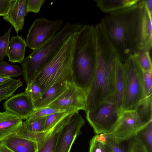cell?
I'll use <instances>...</instances> for the list:
<instances>
[{
	"mask_svg": "<svg viewBox=\"0 0 152 152\" xmlns=\"http://www.w3.org/2000/svg\"><path fill=\"white\" fill-rule=\"evenodd\" d=\"M141 0L137 4L104 16L100 23L124 63L142 49Z\"/></svg>",
	"mask_w": 152,
	"mask_h": 152,
	"instance_id": "1",
	"label": "cell"
},
{
	"mask_svg": "<svg viewBox=\"0 0 152 152\" xmlns=\"http://www.w3.org/2000/svg\"><path fill=\"white\" fill-rule=\"evenodd\" d=\"M96 48V71L86 96V113L96 110L113 98L115 72L119 58L100 23L95 26Z\"/></svg>",
	"mask_w": 152,
	"mask_h": 152,
	"instance_id": "2",
	"label": "cell"
},
{
	"mask_svg": "<svg viewBox=\"0 0 152 152\" xmlns=\"http://www.w3.org/2000/svg\"><path fill=\"white\" fill-rule=\"evenodd\" d=\"M96 64L95 26L84 25L77 33L72 68L73 82L81 88L90 86Z\"/></svg>",
	"mask_w": 152,
	"mask_h": 152,
	"instance_id": "3",
	"label": "cell"
},
{
	"mask_svg": "<svg viewBox=\"0 0 152 152\" xmlns=\"http://www.w3.org/2000/svg\"><path fill=\"white\" fill-rule=\"evenodd\" d=\"M77 32L64 42L33 80L40 87L42 94L56 84L73 83L72 68Z\"/></svg>",
	"mask_w": 152,
	"mask_h": 152,
	"instance_id": "4",
	"label": "cell"
},
{
	"mask_svg": "<svg viewBox=\"0 0 152 152\" xmlns=\"http://www.w3.org/2000/svg\"><path fill=\"white\" fill-rule=\"evenodd\" d=\"M84 25L80 23H66L52 39L25 58L20 64L23 70L22 75L27 84L34 80L53 57L64 42Z\"/></svg>",
	"mask_w": 152,
	"mask_h": 152,
	"instance_id": "5",
	"label": "cell"
},
{
	"mask_svg": "<svg viewBox=\"0 0 152 152\" xmlns=\"http://www.w3.org/2000/svg\"><path fill=\"white\" fill-rule=\"evenodd\" d=\"M152 98L148 96L143 99L135 110L124 111L113 131L106 134L116 141L135 134L152 121Z\"/></svg>",
	"mask_w": 152,
	"mask_h": 152,
	"instance_id": "6",
	"label": "cell"
},
{
	"mask_svg": "<svg viewBox=\"0 0 152 152\" xmlns=\"http://www.w3.org/2000/svg\"><path fill=\"white\" fill-rule=\"evenodd\" d=\"M123 64L126 75L124 111L134 110L145 98L143 71L135 56L130 57Z\"/></svg>",
	"mask_w": 152,
	"mask_h": 152,
	"instance_id": "7",
	"label": "cell"
},
{
	"mask_svg": "<svg viewBox=\"0 0 152 152\" xmlns=\"http://www.w3.org/2000/svg\"><path fill=\"white\" fill-rule=\"evenodd\" d=\"M86 113V119L96 134H109L112 133L121 115L113 98L95 110Z\"/></svg>",
	"mask_w": 152,
	"mask_h": 152,
	"instance_id": "8",
	"label": "cell"
},
{
	"mask_svg": "<svg viewBox=\"0 0 152 152\" xmlns=\"http://www.w3.org/2000/svg\"><path fill=\"white\" fill-rule=\"evenodd\" d=\"M63 23L59 19L50 20L43 17L36 19L30 28L26 43L31 49L34 50L52 39L60 29Z\"/></svg>",
	"mask_w": 152,
	"mask_h": 152,
	"instance_id": "9",
	"label": "cell"
},
{
	"mask_svg": "<svg viewBox=\"0 0 152 152\" xmlns=\"http://www.w3.org/2000/svg\"><path fill=\"white\" fill-rule=\"evenodd\" d=\"M47 107L62 110L70 114L86 110V96L73 83L68 84L65 91Z\"/></svg>",
	"mask_w": 152,
	"mask_h": 152,
	"instance_id": "10",
	"label": "cell"
},
{
	"mask_svg": "<svg viewBox=\"0 0 152 152\" xmlns=\"http://www.w3.org/2000/svg\"><path fill=\"white\" fill-rule=\"evenodd\" d=\"M85 122L79 112L72 114L61 131L54 152H70Z\"/></svg>",
	"mask_w": 152,
	"mask_h": 152,
	"instance_id": "11",
	"label": "cell"
},
{
	"mask_svg": "<svg viewBox=\"0 0 152 152\" xmlns=\"http://www.w3.org/2000/svg\"><path fill=\"white\" fill-rule=\"evenodd\" d=\"M110 152H147L146 150L135 134L125 139L116 141L106 134H96Z\"/></svg>",
	"mask_w": 152,
	"mask_h": 152,
	"instance_id": "12",
	"label": "cell"
},
{
	"mask_svg": "<svg viewBox=\"0 0 152 152\" xmlns=\"http://www.w3.org/2000/svg\"><path fill=\"white\" fill-rule=\"evenodd\" d=\"M6 111L14 114L22 119H26L35 110L33 102L25 93L14 95L3 104Z\"/></svg>",
	"mask_w": 152,
	"mask_h": 152,
	"instance_id": "13",
	"label": "cell"
},
{
	"mask_svg": "<svg viewBox=\"0 0 152 152\" xmlns=\"http://www.w3.org/2000/svg\"><path fill=\"white\" fill-rule=\"evenodd\" d=\"M26 0H13L7 13L3 16L6 21L10 23L17 34L23 29L25 18L27 13Z\"/></svg>",
	"mask_w": 152,
	"mask_h": 152,
	"instance_id": "14",
	"label": "cell"
},
{
	"mask_svg": "<svg viewBox=\"0 0 152 152\" xmlns=\"http://www.w3.org/2000/svg\"><path fill=\"white\" fill-rule=\"evenodd\" d=\"M126 75L124 64L119 58L116 68L113 98L121 114L124 111Z\"/></svg>",
	"mask_w": 152,
	"mask_h": 152,
	"instance_id": "15",
	"label": "cell"
},
{
	"mask_svg": "<svg viewBox=\"0 0 152 152\" xmlns=\"http://www.w3.org/2000/svg\"><path fill=\"white\" fill-rule=\"evenodd\" d=\"M1 142L14 152H37V142L23 137L16 133L11 134Z\"/></svg>",
	"mask_w": 152,
	"mask_h": 152,
	"instance_id": "16",
	"label": "cell"
},
{
	"mask_svg": "<svg viewBox=\"0 0 152 152\" xmlns=\"http://www.w3.org/2000/svg\"><path fill=\"white\" fill-rule=\"evenodd\" d=\"M71 114H69L67 115L51 128L45 138L37 143V152H55L61 131Z\"/></svg>",
	"mask_w": 152,
	"mask_h": 152,
	"instance_id": "17",
	"label": "cell"
},
{
	"mask_svg": "<svg viewBox=\"0 0 152 152\" xmlns=\"http://www.w3.org/2000/svg\"><path fill=\"white\" fill-rule=\"evenodd\" d=\"M23 123L22 119L7 111L0 113V142L10 135L16 133Z\"/></svg>",
	"mask_w": 152,
	"mask_h": 152,
	"instance_id": "18",
	"label": "cell"
},
{
	"mask_svg": "<svg viewBox=\"0 0 152 152\" xmlns=\"http://www.w3.org/2000/svg\"><path fill=\"white\" fill-rule=\"evenodd\" d=\"M46 117H29L18 128L16 133L25 138L35 141L37 133L44 131Z\"/></svg>",
	"mask_w": 152,
	"mask_h": 152,
	"instance_id": "19",
	"label": "cell"
},
{
	"mask_svg": "<svg viewBox=\"0 0 152 152\" xmlns=\"http://www.w3.org/2000/svg\"><path fill=\"white\" fill-rule=\"evenodd\" d=\"M27 46L25 39L22 36H12L10 40L7 49V56L8 61L13 63H21L25 58Z\"/></svg>",
	"mask_w": 152,
	"mask_h": 152,
	"instance_id": "20",
	"label": "cell"
},
{
	"mask_svg": "<svg viewBox=\"0 0 152 152\" xmlns=\"http://www.w3.org/2000/svg\"><path fill=\"white\" fill-rule=\"evenodd\" d=\"M142 14L141 27L142 49L150 52L152 46V16L146 8L144 0H141Z\"/></svg>",
	"mask_w": 152,
	"mask_h": 152,
	"instance_id": "21",
	"label": "cell"
},
{
	"mask_svg": "<svg viewBox=\"0 0 152 152\" xmlns=\"http://www.w3.org/2000/svg\"><path fill=\"white\" fill-rule=\"evenodd\" d=\"M69 83H58L47 90L34 103L35 109L46 107L54 102L66 90Z\"/></svg>",
	"mask_w": 152,
	"mask_h": 152,
	"instance_id": "22",
	"label": "cell"
},
{
	"mask_svg": "<svg viewBox=\"0 0 152 152\" xmlns=\"http://www.w3.org/2000/svg\"><path fill=\"white\" fill-rule=\"evenodd\" d=\"M97 6L102 11L111 13L137 4L140 0H95Z\"/></svg>",
	"mask_w": 152,
	"mask_h": 152,
	"instance_id": "23",
	"label": "cell"
},
{
	"mask_svg": "<svg viewBox=\"0 0 152 152\" xmlns=\"http://www.w3.org/2000/svg\"><path fill=\"white\" fill-rule=\"evenodd\" d=\"M22 86L20 80L12 78L0 83V102L11 96L18 88Z\"/></svg>",
	"mask_w": 152,
	"mask_h": 152,
	"instance_id": "24",
	"label": "cell"
},
{
	"mask_svg": "<svg viewBox=\"0 0 152 152\" xmlns=\"http://www.w3.org/2000/svg\"><path fill=\"white\" fill-rule=\"evenodd\" d=\"M136 134L147 152H152V121L138 131Z\"/></svg>",
	"mask_w": 152,
	"mask_h": 152,
	"instance_id": "25",
	"label": "cell"
},
{
	"mask_svg": "<svg viewBox=\"0 0 152 152\" xmlns=\"http://www.w3.org/2000/svg\"><path fill=\"white\" fill-rule=\"evenodd\" d=\"M23 72L22 69L19 66L9 64L4 61L0 62V75L14 77L22 75Z\"/></svg>",
	"mask_w": 152,
	"mask_h": 152,
	"instance_id": "26",
	"label": "cell"
},
{
	"mask_svg": "<svg viewBox=\"0 0 152 152\" xmlns=\"http://www.w3.org/2000/svg\"><path fill=\"white\" fill-rule=\"evenodd\" d=\"M150 52L144 49L140 50L135 56L140 67L144 72H152L151 59Z\"/></svg>",
	"mask_w": 152,
	"mask_h": 152,
	"instance_id": "27",
	"label": "cell"
},
{
	"mask_svg": "<svg viewBox=\"0 0 152 152\" xmlns=\"http://www.w3.org/2000/svg\"><path fill=\"white\" fill-rule=\"evenodd\" d=\"M31 99L33 103L36 101L42 94L40 87L34 80L27 84L24 92Z\"/></svg>",
	"mask_w": 152,
	"mask_h": 152,
	"instance_id": "28",
	"label": "cell"
},
{
	"mask_svg": "<svg viewBox=\"0 0 152 152\" xmlns=\"http://www.w3.org/2000/svg\"><path fill=\"white\" fill-rule=\"evenodd\" d=\"M68 114L69 113L65 111L55 113L46 116L44 125V131L52 127Z\"/></svg>",
	"mask_w": 152,
	"mask_h": 152,
	"instance_id": "29",
	"label": "cell"
},
{
	"mask_svg": "<svg viewBox=\"0 0 152 152\" xmlns=\"http://www.w3.org/2000/svg\"><path fill=\"white\" fill-rule=\"evenodd\" d=\"M12 27L11 26L4 35L0 36V62L3 61L4 58L7 56Z\"/></svg>",
	"mask_w": 152,
	"mask_h": 152,
	"instance_id": "30",
	"label": "cell"
},
{
	"mask_svg": "<svg viewBox=\"0 0 152 152\" xmlns=\"http://www.w3.org/2000/svg\"><path fill=\"white\" fill-rule=\"evenodd\" d=\"M89 152H110L95 135L90 141Z\"/></svg>",
	"mask_w": 152,
	"mask_h": 152,
	"instance_id": "31",
	"label": "cell"
},
{
	"mask_svg": "<svg viewBox=\"0 0 152 152\" xmlns=\"http://www.w3.org/2000/svg\"><path fill=\"white\" fill-rule=\"evenodd\" d=\"M143 84L144 98L152 94V72L143 71Z\"/></svg>",
	"mask_w": 152,
	"mask_h": 152,
	"instance_id": "32",
	"label": "cell"
},
{
	"mask_svg": "<svg viewBox=\"0 0 152 152\" xmlns=\"http://www.w3.org/2000/svg\"><path fill=\"white\" fill-rule=\"evenodd\" d=\"M64 112H65V111L46 107L35 109L29 117L38 118L46 117L55 113Z\"/></svg>",
	"mask_w": 152,
	"mask_h": 152,
	"instance_id": "33",
	"label": "cell"
},
{
	"mask_svg": "<svg viewBox=\"0 0 152 152\" xmlns=\"http://www.w3.org/2000/svg\"><path fill=\"white\" fill-rule=\"evenodd\" d=\"M45 1V0H26V9L27 13L31 12L36 13H38Z\"/></svg>",
	"mask_w": 152,
	"mask_h": 152,
	"instance_id": "34",
	"label": "cell"
},
{
	"mask_svg": "<svg viewBox=\"0 0 152 152\" xmlns=\"http://www.w3.org/2000/svg\"><path fill=\"white\" fill-rule=\"evenodd\" d=\"M13 0H0V16L6 15Z\"/></svg>",
	"mask_w": 152,
	"mask_h": 152,
	"instance_id": "35",
	"label": "cell"
},
{
	"mask_svg": "<svg viewBox=\"0 0 152 152\" xmlns=\"http://www.w3.org/2000/svg\"><path fill=\"white\" fill-rule=\"evenodd\" d=\"M144 2L146 8L152 16V0H144Z\"/></svg>",
	"mask_w": 152,
	"mask_h": 152,
	"instance_id": "36",
	"label": "cell"
},
{
	"mask_svg": "<svg viewBox=\"0 0 152 152\" xmlns=\"http://www.w3.org/2000/svg\"><path fill=\"white\" fill-rule=\"evenodd\" d=\"M0 152H14L12 151L1 142H0Z\"/></svg>",
	"mask_w": 152,
	"mask_h": 152,
	"instance_id": "37",
	"label": "cell"
},
{
	"mask_svg": "<svg viewBox=\"0 0 152 152\" xmlns=\"http://www.w3.org/2000/svg\"><path fill=\"white\" fill-rule=\"evenodd\" d=\"M11 77L0 75V83H2L10 79Z\"/></svg>",
	"mask_w": 152,
	"mask_h": 152,
	"instance_id": "38",
	"label": "cell"
}]
</instances>
